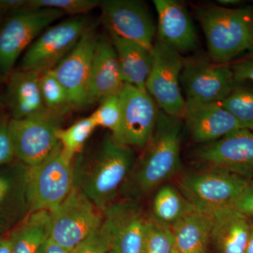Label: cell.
Masks as SVG:
<instances>
[{
  "instance_id": "cell-1",
  "label": "cell",
  "mask_w": 253,
  "mask_h": 253,
  "mask_svg": "<svg viewBox=\"0 0 253 253\" xmlns=\"http://www.w3.org/2000/svg\"><path fill=\"white\" fill-rule=\"evenodd\" d=\"M74 159L73 186L104 212L117 201L137 156L134 149L118 142L108 133L94 153H81Z\"/></svg>"
},
{
  "instance_id": "cell-2",
  "label": "cell",
  "mask_w": 253,
  "mask_h": 253,
  "mask_svg": "<svg viewBox=\"0 0 253 253\" xmlns=\"http://www.w3.org/2000/svg\"><path fill=\"white\" fill-rule=\"evenodd\" d=\"M184 123L159 109L154 131L121 187L123 199L139 201L170 179L181 166Z\"/></svg>"
},
{
  "instance_id": "cell-3",
  "label": "cell",
  "mask_w": 253,
  "mask_h": 253,
  "mask_svg": "<svg viewBox=\"0 0 253 253\" xmlns=\"http://www.w3.org/2000/svg\"><path fill=\"white\" fill-rule=\"evenodd\" d=\"M196 14L211 61L230 64L253 49V6L234 9L205 4L196 8Z\"/></svg>"
},
{
  "instance_id": "cell-4",
  "label": "cell",
  "mask_w": 253,
  "mask_h": 253,
  "mask_svg": "<svg viewBox=\"0 0 253 253\" xmlns=\"http://www.w3.org/2000/svg\"><path fill=\"white\" fill-rule=\"evenodd\" d=\"M64 16L53 9L11 11L0 26V76L7 79L21 55L38 36Z\"/></svg>"
},
{
  "instance_id": "cell-5",
  "label": "cell",
  "mask_w": 253,
  "mask_h": 253,
  "mask_svg": "<svg viewBox=\"0 0 253 253\" xmlns=\"http://www.w3.org/2000/svg\"><path fill=\"white\" fill-rule=\"evenodd\" d=\"M251 181L225 169L206 168L183 176L179 188L197 211L211 213L232 206Z\"/></svg>"
},
{
  "instance_id": "cell-6",
  "label": "cell",
  "mask_w": 253,
  "mask_h": 253,
  "mask_svg": "<svg viewBox=\"0 0 253 253\" xmlns=\"http://www.w3.org/2000/svg\"><path fill=\"white\" fill-rule=\"evenodd\" d=\"M89 26L86 16H78L49 26L25 51L18 69L41 74L54 69L71 52Z\"/></svg>"
},
{
  "instance_id": "cell-7",
  "label": "cell",
  "mask_w": 253,
  "mask_h": 253,
  "mask_svg": "<svg viewBox=\"0 0 253 253\" xmlns=\"http://www.w3.org/2000/svg\"><path fill=\"white\" fill-rule=\"evenodd\" d=\"M50 213L49 239L68 251L99 229L104 221V213L75 186Z\"/></svg>"
},
{
  "instance_id": "cell-8",
  "label": "cell",
  "mask_w": 253,
  "mask_h": 253,
  "mask_svg": "<svg viewBox=\"0 0 253 253\" xmlns=\"http://www.w3.org/2000/svg\"><path fill=\"white\" fill-rule=\"evenodd\" d=\"M73 161L61 145L54 154L35 167H28V194L31 212L54 211L73 188Z\"/></svg>"
},
{
  "instance_id": "cell-9",
  "label": "cell",
  "mask_w": 253,
  "mask_h": 253,
  "mask_svg": "<svg viewBox=\"0 0 253 253\" xmlns=\"http://www.w3.org/2000/svg\"><path fill=\"white\" fill-rule=\"evenodd\" d=\"M152 63L146 89L163 112L182 119L186 99L180 88L181 54L156 39L151 49Z\"/></svg>"
},
{
  "instance_id": "cell-10",
  "label": "cell",
  "mask_w": 253,
  "mask_h": 253,
  "mask_svg": "<svg viewBox=\"0 0 253 253\" xmlns=\"http://www.w3.org/2000/svg\"><path fill=\"white\" fill-rule=\"evenodd\" d=\"M63 117L47 113L36 117L10 118L9 132L16 159L32 168L45 161L60 146L56 136Z\"/></svg>"
},
{
  "instance_id": "cell-11",
  "label": "cell",
  "mask_w": 253,
  "mask_h": 253,
  "mask_svg": "<svg viewBox=\"0 0 253 253\" xmlns=\"http://www.w3.org/2000/svg\"><path fill=\"white\" fill-rule=\"evenodd\" d=\"M181 83L186 101L200 103H221L236 84L230 64L203 56L184 59Z\"/></svg>"
},
{
  "instance_id": "cell-12",
  "label": "cell",
  "mask_w": 253,
  "mask_h": 253,
  "mask_svg": "<svg viewBox=\"0 0 253 253\" xmlns=\"http://www.w3.org/2000/svg\"><path fill=\"white\" fill-rule=\"evenodd\" d=\"M98 39L96 28L89 26L71 52L50 71L67 91L72 109L81 110L92 104L89 82Z\"/></svg>"
},
{
  "instance_id": "cell-13",
  "label": "cell",
  "mask_w": 253,
  "mask_h": 253,
  "mask_svg": "<svg viewBox=\"0 0 253 253\" xmlns=\"http://www.w3.org/2000/svg\"><path fill=\"white\" fill-rule=\"evenodd\" d=\"M121 125L114 139L133 149L142 150L149 140L159 109L146 90L124 84L119 92Z\"/></svg>"
},
{
  "instance_id": "cell-14",
  "label": "cell",
  "mask_w": 253,
  "mask_h": 253,
  "mask_svg": "<svg viewBox=\"0 0 253 253\" xmlns=\"http://www.w3.org/2000/svg\"><path fill=\"white\" fill-rule=\"evenodd\" d=\"M99 6L110 34L152 49L156 28L144 3L136 0H104Z\"/></svg>"
},
{
  "instance_id": "cell-15",
  "label": "cell",
  "mask_w": 253,
  "mask_h": 253,
  "mask_svg": "<svg viewBox=\"0 0 253 253\" xmlns=\"http://www.w3.org/2000/svg\"><path fill=\"white\" fill-rule=\"evenodd\" d=\"M193 157L206 168L225 169L252 180L253 131L239 129L219 140L200 145Z\"/></svg>"
},
{
  "instance_id": "cell-16",
  "label": "cell",
  "mask_w": 253,
  "mask_h": 253,
  "mask_svg": "<svg viewBox=\"0 0 253 253\" xmlns=\"http://www.w3.org/2000/svg\"><path fill=\"white\" fill-rule=\"evenodd\" d=\"M102 227L113 253H141L147 218L139 201L122 199L104 211Z\"/></svg>"
},
{
  "instance_id": "cell-17",
  "label": "cell",
  "mask_w": 253,
  "mask_h": 253,
  "mask_svg": "<svg viewBox=\"0 0 253 253\" xmlns=\"http://www.w3.org/2000/svg\"><path fill=\"white\" fill-rule=\"evenodd\" d=\"M31 212L28 166L17 161L0 168V236L9 234Z\"/></svg>"
},
{
  "instance_id": "cell-18",
  "label": "cell",
  "mask_w": 253,
  "mask_h": 253,
  "mask_svg": "<svg viewBox=\"0 0 253 253\" xmlns=\"http://www.w3.org/2000/svg\"><path fill=\"white\" fill-rule=\"evenodd\" d=\"M182 121L190 138L201 145L219 140L242 129L235 118L220 103L186 101Z\"/></svg>"
},
{
  "instance_id": "cell-19",
  "label": "cell",
  "mask_w": 253,
  "mask_h": 253,
  "mask_svg": "<svg viewBox=\"0 0 253 253\" xmlns=\"http://www.w3.org/2000/svg\"><path fill=\"white\" fill-rule=\"evenodd\" d=\"M158 14L157 40L179 54L196 49L197 34L189 12L176 0H154Z\"/></svg>"
},
{
  "instance_id": "cell-20",
  "label": "cell",
  "mask_w": 253,
  "mask_h": 253,
  "mask_svg": "<svg viewBox=\"0 0 253 253\" xmlns=\"http://www.w3.org/2000/svg\"><path fill=\"white\" fill-rule=\"evenodd\" d=\"M41 73L18 69L7 78L4 95L5 109L11 119L36 117L50 113L42 97Z\"/></svg>"
},
{
  "instance_id": "cell-21",
  "label": "cell",
  "mask_w": 253,
  "mask_h": 253,
  "mask_svg": "<svg viewBox=\"0 0 253 253\" xmlns=\"http://www.w3.org/2000/svg\"><path fill=\"white\" fill-rule=\"evenodd\" d=\"M123 85L114 46L110 40L99 37L89 82L91 104L101 102L110 96L119 94Z\"/></svg>"
},
{
  "instance_id": "cell-22",
  "label": "cell",
  "mask_w": 253,
  "mask_h": 253,
  "mask_svg": "<svg viewBox=\"0 0 253 253\" xmlns=\"http://www.w3.org/2000/svg\"><path fill=\"white\" fill-rule=\"evenodd\" d=\"M211 244L216 253H245L249 237V219L231 206L211 212Z\"/></svg>"
},
{
  "instance_id": "cell-23",
  "label": "cell",
  "mask_w": 253,
  "mask_h": 253,
  "mask_svg": "<svg viewBox=\"0 0 253 253\" xmlns=\"http://www.w3.org/2000/svg\"><path fill=\"white\" fill-rule=\"evenodd\" d=\"M110 41L117 54L123 83L146 90L152 63L151 50L114 34H110Z\"/></svg>"
},
{
  "instance_id": "cell-24",
  "label": "cell",
  "mask_w": 253,
  "mask_h": 253,
  "mask_svg": "<svg viewBox=\"0 0 253 253\" xmlns=\"http://www.w3.org/2000/svg\"><path fill=\"white\" fill-rule=\"evenodd\" d=\"M212 213L195 211L170 228L178 253H208L212 227Z\"/></svg>"
},
{
  "instance_id": "cell-25",
  "label": "cell",
  "mask_w": 253,
  "mask_h": 253,
  "mask_svg": "<svg viewBox=\"0 0 253 253\" xmlns=\"http://www.w3.org/2000/svg\"><path fill=\"white\" fill-rule=\"evenodd\" d=\"M51 213L40 211L30 213L10 231L13 253H38L49 238Z\"/></svg>"
},
{
  "instance_id": "cell-26",
  "label": "cell",
  "mask_w": 253,
  "mask_h": 253,
  "mask_svg": "<svg viewBox=\"0 0 253 253\" xmlns=\"http://www.w3.org/2000/svg\"><path fill=\"white\" fill-rule=\"evenodd\" d=\"M196 211L194 205L179 190L169 184L163 185L155 195L152 219L158 224L171 227L178 221Z\"/></svg>"
},
{
  "instance_id": "cell-27",
  "label": "cell",
  "mask_w": 253,
  "mask_h": 253,
  "mask_svg": "<svg viewBox=\"0 0 253 253\" xmlns=\"http://www.w3.org/2000/svg\"><path fill=\"white\" fill-rule=\"evenodd\" d=\"M220 104L235 118L242 129L253 131V86L236 84Z\"/></svg>"
},
{
  "instance_id": "cell-28",
  "label": "cell",
  "mask_w": 253,
  "mask_h": 253,
  "mask_svg": "<svg viewBox=\"0 0 253 253\" xmlns=\"http://www.w3.org/2000/svg\"><path fill=\"white\" fill-rule=\"evenodd\" d=\"M96 128V124L90 116L79 120L65 129L59 128L56 136L64 154L74 160L82 153L86 141Z\"/></svg>"
},
{
  "instance_id": "cell-29",
  "label": "cell",
  "mask_w": 253,
  "mask_h": 253,
  "mask_svg": "<svg viewBox=\"0 0 253 253\" xmlns=\"http://www.w3.org/2000/svg\"><path fill=\"white\" fill-rule=\"evenodd\" d=\"M40 86L43 102L50 113L63 117L72 110L67 91L51 71L41 75Z\"/></svg>"
},
{
  "instance_id": "cell-30",
  "label": "cell",
  "mask_w": 253,
  "mask_h": 253,
  "mask_svg": "<svg viewBox=\"0 0 253 253\" xmlns=\"http://www.w3.org/2000/svg\"><path fill=\"white\" fill-rule=\"evenodd\" d=\"M174 248L171 229L158 224L152 218L147 219L141 253H172Z\"/></svg>"
},
{
  "instance_id": "cell-31",
  "label": "cell",
  "mask_w": 253,
  "mask_h": 253,
  "mask_svg": "<svg viewBox=\"0 0 253 253\" xmlns=\"http://www.w3.org/2000/svg\"><path fill=\"white\" fill-rule=\"evenodd\" d=\"M90 116L96 127L101 126L109 129L113 137L117 135L122 118L119 94L112 95L102 100L99 107Z\"/></svg>"
},
{
  "instance_id": "cell-32",
  "label": "cell",
  "mask_w": 253,
  "mask_h": 253,
  "mask_svg": "<svg viewBox=\"0 0 253 253\" xmlns=\"http://www.w3.org/2000/svg\"><path fill=\"white\" fill-rule=\"evenodd\" d=\"M98 0H28L27 9H53L63 14L83 16L100 6Z\"/></svg>"
},
{
  "instance_id": "cell-33",
  "label": "cell",
  "mask_w": 253,
  "mask_h": 253,
  "mask_svg": "<svg viewBox=\"0 0 253 253\" xmlns=\"http://www.w3.org/2000/svg\"><path fill=\"white\" fill-rule=\"evenodd\" d=\"M111 251L109 236L102 227L82 241L68 253H108Z\"/></svg>"
},
{
  "instance_id": "cell-34",
  "label": "cell",
  "mask_w": 253,
  "mask_h": 253,
  "mask_svg": "<svg viewBox=\"0 0 253 253\" xmlns=\"http://www.w3.org/2000/svg\"><path fill=\"white\" fill-rule=\"evenodd\" d=\"M10 118L0 111V168L16 161L14 147L9 132Z\"/></svg>"
},
{
  "instance_id": "cell-35",
  "label": "cell",
  "mask_w": 253,
  "mask_h": 253,
  "mask_svg": "<svg viewBox=\"0 0 253 253\" xmlns=\"http://www.w3.org/2000/svg\"><path fill=\"white\" fill-rule=\"evenodd\" d=\"M236 84L253 83V49L230 63Z\"/></svg>"
},
{
  "instance_id": "cell-36",
  "label": "cell",
  "mask_w": 253,
  "mask_h": 253,
  "mask_svg": "<svg viewBox=\"0 0 253 253\" xmlns=\"http://www.w3.org/2000/svg\"><path fill=\"white\" fill-rule=\"evenodd\" d=\"M231 207L249 218L253 217V181L249 183Z\"/></svg>"
},
{
  "instance_id": "cell-37",
  "label": "cell",
  "mask_w": 253,
  "mask_h": 253,
  "mask_svg": "<svg viewBox=\"0 0 253 253\" xmlns=\"http://www.w3.org/2000/svg\"><path fill=\"white\" fill-rule=\"evenodd\" d=\"M69 251L55 244L54 241L48 239L42 246L38 253H68Z\"/></svg>"
},
{
  "instance_id": "cell-38",
  "label": "cell",
  "mask_w": 253,
  "mask_h": 253,
  "mask_svg": "<svg viewBox=\"0 0 253 253\" xmlns=\"http://www.w3.org/2000/svg\"><path fill=\"white\" fill-rule=\"evenodd\" d=\"M0 253H13V241L9 233L0 236Z\"/></svg>"
},
{
  "instance_id": "cell-39",
  "label": "cell",
  "mask_w": 253,
  "mask_h": 253,
  "mask_svg": "<svg viewBox=\"0 0 253 253\" xmlns=\"http://www.w3.org/2000/svg\"><path fill=\"white\" fill-rule=\"evenodd\" d=\"M249 219V237L246 253H253V217Z\"/></svg>"
},
{
  "instance_id": "cell-40",
  "label": "cell",
  "mask_w": 253,
  "mask_h": 253,
  "mask_svg": "<svg viewBox=\"0 0 253 253\" xmlns=\"http://www.w3.org/2000/svg\"><path fill=\"white\" fill-rule=\"evenodd\" d=\"M217 2L219 6L229 8L230 6H236V5L240 4L241 1L239 0H219Z\"/></svg>"
},
{
  "instance_id": "cell-41",
  "label": "cell",
  "mask_w": 253,
  "mask_h": 253,
  "mask_svg": "<svg viewBox=\"0 0 253 253\" xmlns=\"http://www.w3.org/2000/svg\"><path fill=\"white\" fill-rule=\"evenodd\" d=\"M7 12V10L5 9L4 6H3L1 4V3H0V21H1V20L2 19L3 17H4V15Z\"/></svg>"
},
{
  "instance_id": "cell-42",
  "label": "cell",
  "mask_w": 253,
  "mask_h": 253,
  "mask_svg": "<svg viewBox=\"0 0 253 253\" xmlns=\"http://www.w3.org/2000/svg\"><path fill=\"white\" fill-rule=\"evenodd\" d=\"M172 253H178V252H177V251H176V249H174H174H173Z\"/></svg>"
},
{
  "instance_id": "cell-43",
  "label": "cell",
  "mask_w": 253,
  "mask_h": 253,
  "mask_svg": "<svg viewBox=\"0 0 253 253\" xmlns=\"http://www.w3.org/2000/svg\"><path fill=\"white\" fill-rule=\"evenodd\" d=\"M108 253H113V252H111V251H110V252Z\"/></svg>"
}]
</instances>
